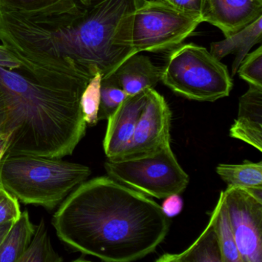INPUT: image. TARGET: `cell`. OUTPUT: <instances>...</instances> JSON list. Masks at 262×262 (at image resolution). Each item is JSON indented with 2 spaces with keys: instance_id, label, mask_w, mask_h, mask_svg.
Returning a JSON list of instances; mask_svg holds the SVG:
<instances>
[{
  "instance_id": "6da1fadb",
  "label": "cell",
  "mask_w": 262,
  "mask_h": 262,
  "mask_svg": "<svg viewBox=\"0 0 262 262\" xmlns=\"http://www.w3.org/2000/svg\"><path fill=\"white\" fill-rule=\"evenodd\" d=\"M138 0H64L42 11L0 9V42L31 73L102 77L131 54Z\"/></svg>"
},
{
  "instance_id": "7a4b0ae2",
  "label": "cell",
  "mask_w": 262,
  "mask_h": 262,
  "mask_svg": "<svg viewBox=\"0 0 262 262\" xmlns=\"http://www.w3.org/2000/svg\"><path fill=\"white\" fill-rule=\"evenodd\" d=\"M58 237L104 261L129 262L154 252L169 231L159 204L111 177L84 182L52 221Z\"/></svg>"
},
{
  "instance_id": "3957f363",
  "label": "cell",
  "mask_w": 262,
  "mask_h": 262,
  "mask_svg": "<svg viewBox=\"0 0 262 262\" xmlns=\"http://www.w3.org/2000/svg\"><path fill=\"white\" fill-rule=\"evenodd\" d=\"M91 79L0 66L6 152L57 159L73 154L86 131L80 99Z\"/></svg>"
},
{
  "instance_id": "277c9868",
  "label": "cell",
  "mask_w": 262,
  "mask_h": 262,
  "mask_svg": "<svg viewBox=\"0 0 262 262\" xmlns=\"http://www.w3.org/2000/svg\"><path fill=\"white\" fill-rule=\"evenodd\" d=\"M91 174L89 167L57 158L6 152L0 160V182L24 204L53 209Z\"/></svg>"
},
{
  "instance_id": "5b68a950",
  "label": "cell",
  "mask_w": 262,
  "mask_h": 262,
  "mask_svg": "<svg viewBox=\"0 0 262 262\" xmlns=\"http://www.w3.org/2000/svg\"><path fill=\"white\" fill-rule=\"evenodd\" d=\"M161 71V81L167 87L191 100L214 102L229 96L232 90L226 66L195 44L174 48Z\"/></svg>"
},
{
  "instance_id": "8992f818",
  "label": "cell",
  "mask_w": 262,
  "mask_h": 262,
  "mask_svg": "<svg viewBox=\"0 0 262 262\" xmlns=\"http://www.w3.org/2000/svg\"><path fill=\"white\" fill-rule=\"evenodd\" d=\"M105 168L110 177L145 195L156 199L180 194L189 182V177L179 165L171 144L145 157L108 159Z\"/></svg>"
},
{
  "instance_id": "52a82bcc",
  "label": "cell",
  "mask_w": 262,
  "mask_h": 262,
  "mask_svg": "<svg viewBox=\"0 0 262 262\" xmlns=\"http://www.w3.org/2000/svg\"><path fill=\"white\" fill-rule=\"evenodd\" d=\"M202 23L201 15L179 10L162 0H144L135 15L130 56L173 50L194 34Z\"/></svg>"
},
{
  "instance_id": "ba28073f",
  "label": "cell",
  "mask_w": 262,
  "mask_h": 262,
  "mask_svg": "<svg viewBox=\"0 0 262 262\" xmlns=\"http://www.w3.org/2000/svg\"><path fill=\"white\" fill-rule=\"evenodd\" d=\"M223 194L242 262H261L262 200L237 187H228Z\"/></svg>"
},
{
  "instance_id": "9c48e42d",
  "label": "cell",
  "mask_w": 262,
  "mask_h": 262,
  "mask_svg": "<svg viewBox=\"0 0 262 262\" xmlns=\"http://www.w3.org/2000/svg\"><path fill=\"white\" fill-rule=\"evenodd\" d=\"M171 110L163 96L154 89H149L131 142L118 160L151 156L171 144Z\"/></svg>"
},
{
  "instance_id": "30bf717a",
  "label": "cell",
  "mask_w": 262,
  "mask_h": 262,
  "mask_svg": "<svg viewBox=\"0 0 262 262\" xmlns=\"http://www.w3.org/2000/svg\"><path fill=\"white\" fill-rule=\"evenodd\" d=\"M148 90L127 96L119 108L107 119L108 125L103 148L108 159L118 160L126 151L138 120L146 103Z\"/></svg>"
},
{
  "instance_id": "8fae6325",
  "label": "cell",
  "mask_w": 262,
  "mask_h": 262,
  "mask_svg": "<svg viewBox=\"0 0 262 262\" xmlns=\"http://www.w3.org/2000/svg\"><path fill=\"white\" fill-rule=\"evenodd\" d=\"M200 15L227 37L262 16V0H203Z\"/></svg>"
},
{
  "instance_id": "7c38bea8",
  "label": "cell",
  "mask_w": 262,
  "mask_h": 262,
  "mask_svg": "<svg viewBox=\"0 0 262 262\" xmlns=\"http://www.w3.org/2000/svg\"><path fill=\"white\" fill-rule=\"evenodd\" d=\"M229 133L231 137L262 151V88L249 85L241 96L237 118Z\"/></svg>"
},
{
  "instance_id": "4fadbf2b",
  "label": "cell",
  "mask_w": 262,
  "mask_h": 262,
  "mask_svg": "<svg viewBox=\"0 0 262 262\" xmlns=\"http://www.w3.org/2000/svg\"><path fill=\"white\" fill-rule=\"evenodd\" d=\"M161 70L149 58L138 53L125 59L112 73L125 94L133 96L147 89H154L161 81Z\"/></svg>"
},
{
  "instance_id": "5bb4252c",
  "label": "cell",
  "mask_w": 262,
  "mask_h": 262,
  "mask_svg": "<svg viewBox=\"0 0 262 262\" xmlns=\"http://www.w3.org/2000/svg\"><path fill=\"white\" fill-rule=\"evenodd\" d=\"M262 41V16L237 33L225 37L223 40L212 42L210 46L211 54L221 60L230 54L235 55L231 73L235 76L239 66L250 50Z\"/></svg>"
},
{
  "instance_id": "9a60e30c",
  "label": "cell",
  "mask_w": 262,
  "mask_h": 262,
  "mask_svg": "<svg viewBox=\"0 0 262 262\" xmlns=\"http://www.w3.org/2000/svg\"><path fill=\"white\" fill-rule=\"evenodd\" d=\"M156 261L222 262L220 248L217 243L212 220L210 219L209 222L203 232L188 249L179 254H163Z\"/></svg>"
},
{
  "instance_id": "2e32d148",
  "label": "cell",
  "mask_w": 262,
  "mask_h": 262,
  "mask_svg": "<svg viewBox=\"0 0 262 262\" xmlns=\"http://www.w3.org/2000/svg\"><path fill=\"white\" fill-rule=\"evenodd\" d=\"M36 230L28 211L21 212L0 245V262H19L30 245Z\"/></svg>"
},
{
  "instance_id": "e0dca14e",
  "label": "cell",
  "mask_w": 262,
  "mask_h": 262,
  "mask_svg": "<svg viewBox=\"0 0 262 262\" xmlns=\"http://www.w3.org/2000/svg\"><path fill=\"white\" fill-rule=\"evenodd\" d=\"M217 174L228 187L246 190L262 188V162H245L242 164H219Z\"/></svg>"
},
{
  "instance_id": "ac0fdd59",
  "label": "cell",
  "mask_w": 262,
  "mask_h": 262,
  "mask_svg": "<svg viewBox=\"0 0 262 262\" xmlns=\"http://www.w3.org/2000/svg\"><path fill=\"white\" fill-rule=\"evenodd\" d=\"M210 219L214 225L222 262H242L225 208L223 191L221 192Z\"/></svg>"
},
{
  "instance_id": "d6986e66",
  "label": "cell",
  "mask_w": 262,
  "mask_h": 262,
  "mask_svg": "<svg viewBox=\"0 0 262 262\" xmlns=\"http://www.w3.org/2000/svg\"><path fill=\"white\" fill-rule=\"evenodd\" d=\"M63 259L56 252L51 244L43 219L36 226L30 245L19 262H61Z\"/></svg>"
},
{
  "instance_id": "ffe728a7",
  "label": "cell",
  "mask_w": 262,
  "mask_h": 262,
  "mask_svg": "<svg viewBox=\"0 0 262 262\" xmlns=\"http://www.w3.org/2000/svg\"><path fill=\"white\" fill-rule=\"evenodd\" d=\"M113 73L102 77L99 121L107 120L127 97Z\"/></svg>"
},
{
  "instance_id": "44dd1931",
  "label": "cell",
  "mask_w": 262,
  "mask_h": 262,
  "mask_svg": "<svg viewBox=\"0 0 262 262\" xmlns=\"http://www.w3.org/2000/svg\"><path fill=\"white\" fill-rule=\"evenodd\" d=\"M102 75L98 73L90 79L80 99V107L82 116L86 125H96L99 122V105H100V86Z\"/></svg>"
},
{
  "instance_id": "7402d4cb",
  "label": "cell",
  "mask_w": 262,
  "mask_h": 262,
  "mask_svg": "<svg viewBox=\"0 0 262 262\" xmlns=\"http://www.w3.org/2000/svg\"><path fill=\"white\" fill-rule=\"evenodd\" d=\"M249 85L262 88V47L248 53L241 62L237 72Z\"/></svg>"
},
{
  "instance_id": "603a6c76",
  "label": "cell",
  "mask_w": 262,
  "mask_h": 262,
  "mask_svg": "<svg viewBox=\"0 0 262 262\" xmlns=\"http://www.w3.org/2000/svg\"><path fill=\"white\" fill-rule=\"evenodd\" d=\"M63 1L64 0H0V9L22 13H34L51 8Z\"/></svg>"
},
{
  "instance_id": "cb8c5ba5",
  "label": "cell",
  "mask_w": 262,
  "mask_h": 262,
  "mask_svg": "<svg viewBox=\"0 0 262 262\" xmlns=\"http://www.w3.org/2000/svg\"><path fill=\"white\" fill-rule=\"evenodd\" d=\"M19 200L0 182V225L16 222L21 214Z\"/></svg>"
},
{
  "instance_id": "d4e9b609",
  "label": "cell",
  "mask_w": 262,
  "mask_h": 262,
  "mask_svg": "<svg viewBox=\"0 0 262 262\" xmlns=\"http://www.w3.org/2000/svg\"><path fill=\"white\" fill-rule=\"evenodd\" d=\"M164 199L161 208L167 217H172L180 214L183 208V201L179 194H171Z\"/></svg>"
},
{
  "instance_id": "484cf974",
  "label": "cell",
  "mask_w": 262,
  "mask_h": 262,
  "mask_svg": "<svg viewBox=\"0 0 262 262\" xmlns=\"http://www.w3.org/2000/svg\"><path fill=\"white\" fill-rule=\"evenodd\" d=\"M162 1L179 10L198 15H200L202 2H203V0H162Z\"/></svg>"
},
{
  "instance_id": "4316f807",
  "label": "cell",
  "mask_w": 262,
  "mask_h": 262,
  "mask_svg": "<svg viewBox=\"0 0 262 262\" xmlns=\"http://www.w3.org/2000/svg\"><path fill=\"white\" fill-rule=\"evenodd\" d=\"M0 66L10 70H16L20 67L19 61L3 45H0Z\"/></svg>"
},
{
  "instance_id": "83f0119b",
  "label": "cell",
  "mask_w": 262,
  "mask_h": 262,
  "mask_svg": "<svg viewBox=\"0 0 262 262\" xmlns=\"http://www.w3.org/2000/svg\"><path fill=\"white\" fill-rule=\"evenodd\" d=\"M15 222H9V223L4 224V225H0V245L2 244L3 241L5 238L8 231L11 228L12 225Z\"/></svg>"
},
{
  "instance_id": "f1b7e54d",
  "label": "cell",
  "mask_w": 262,
  "mask_h": 262,
  "mask_svg": "<svg viewBox=\"0 0 262 262\" xmlns=\"http://www.w3.org/2000/svg\"><path fill=\"white\" fill-rule=\"evenodd\" d=\"M4 119H5V113H4V103H3L1 95H0V135H2V136H5L4 134Z\"/></svg>"
},
{
  "instance_id": "f546056e",
  "label": "cell",
  "mask_w": 262,
  "mask_h": 262,
  "mask_svg": "<svg viewBox=\"0 0 262 262\" xmlns=\"http://www.w3.org/2000/svg\"><path fill=\"white\" fill-rule=\"evenodd\" d=\"M3 148H7V136H3V137H0V149H3Z\"/></svg>"
},
{
  "instance_id": "4dcf8cb0",
  "label": "cell",
  "mask_w": 262,
  "mask_h": 262,
  "mask_svg": "<svg viewBox=\"0 0 262 262\" xmlns=\"http://www.w3.org/2000/svg\"><path fill=\"white\" fill-rule=\"evenodd\" d=\"M6 151H7V148H3V149H0V160L2 159L3 156L5 155Z\"/></svg>"
},
{
  "instance_id": "1f68e13d",
  "label": "cell",
  "mask_w": 262,
  "mask_h": 262,
  "mask_svg": "<svg viewBox=\"0 0 262 262\" xmlns=\"http://www.w3.org/2000/svg\"><path fill=\"white\" fill-rule=\"evenodd\" d=\"M77 1H79V2L82 4H88L90 2V0H77Z\"/></svg>"
},
{
  "instance_id": "d6a6232c",
  "label": "cell",
  "mask_w": 262,
  "mask_h": 262,
  "mask_svg": "<svg viewBox=\"0 0 262 262\" xmlns=\"http://www.w3.org/2000/svg\"><path fill=\"white\" fill-rule=\"evenodd\" d=\"M3 136H2V135H0V137H3Z\"/></svg>"
}]
</instances>
